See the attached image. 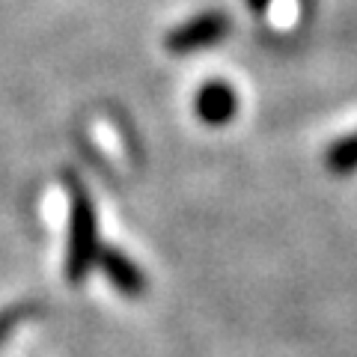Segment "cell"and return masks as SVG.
I'll return each mask as SVG.
<instances>
[{"label":"cell","instance_id":"6da1fadb","mask_svg":"<svg viewBox=\"0 0 357 357\" xmlns=\"http://www.w3.org/2000/svg\"><path fill=\"white\" fill-rule=\"evenodd\" d=\"M72 244H69V265H66V274L72 280H81V277L96 265V253H98V227H96V211L86 203L84 194L72 197Z\"/></svg>","mask_w":357,"mask_h":357},{"label":"cell","instance_id":"7a4b0ae2","mask_svg":"<svg viewBox=\"0 0 357 357\" xmlns=\"http://www.w3.org/2000/svg\"><path fill=\"white\" fill-rule=\"evenodd\" d=\"M229 15L223 13H203L185 24H178L170 36H167V48L173 54H191L199 48H208V45H218L220 39H227L229 33Z\"/></svg>","mask_w":357,"mask_h":357},{"label":"cell","instance_id":"3957f363","mask_svg":"<svg viewBox=\"0 0 357 357\" xmlns=\"http://www.w3.org/2000/svg\"><path fill=\"white\" fill-rule=\"evenodd\" d=\"M238 110V98L236 89L223 81H211L199 89L197 96V114L206 126H227V122L236 116Z\"/></svg>","mask_w":357,"mask_h":357},{"label":"cell","instance_id":"277c9868","mask_svg":"<svg viewBox=\"0 0 357 357\" xmlns=\"http://www.w3.org/2000/svg\"><path fill=\"white\" fill-rule=\"evenodd\" d=\"M102 268H105V274L110 277V283H114L122 295H140L143 292V274L122 253L105 250L102 253Z\"/></svg>","mask_w":357,"mask_h":357},{"label":"cell","instance_id":"5b68a950","mask_svg":"<svg viewBox=\"0 0 357 357\" xmlns=\"http://www.w3.org/2000/svg\"><path fill=\"white\" fill-rule=\"evenodd\" d=\"M331 173H354L357 170V131L337 140L325 155Z\"/></svg>","mask_w":357,"mask_h":357},{"label":"cell","instance_id":"8992f818","mask_svg":"<svg viewBox=\"0 0 357 357\" xmlns=\"http://www.w3.org/2000/svg\"><path fill=\"white\" fill-rule=\"evenodd\" d=\"M45 220H51L54 227L63 220H69L72 215V199L66 197V191H60V188H51L48 194H45Z\"/></svg>","mask_w":357,"mask_h":357},{"label":"cell","instance_id":"52a82bcc","mask_svg":"<svg viewBox=\"0 0 357 357\" xmlns=\"http://www.w3.org/2000/svg\"><path fill=\"white\" fill-rule=\"evenodd\" d=\"M24 316H27V310H9V312H3V316H0V340H3L9 333V328L18 325Z\"/></svg>","mask_w":357,"mask_h":357},{"label":"cell","instance_id":"ba28073f","mask_svg":"<svg viewBox=\"0 0 357 357\" xmlns=\"http://www.w3.org/2000/svg\"><path fill=\"white\" fill-rule=\"evenodd\" d=\"M268 3H271V0H250V6L256 9V13H262V9H268Z\"/></svg>","mask_w":357,"mask_h":357}]
</instances>
